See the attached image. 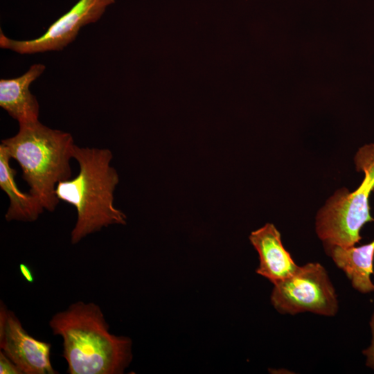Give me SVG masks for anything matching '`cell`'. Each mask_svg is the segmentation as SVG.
Segmentation results:
<instances>
[{
    "mask_svg": "<svg viewBox=\"0 0 374 374\" xmlns=\"http://www.w3.org/2000/svg\"><path fill=\"white\" fill-rule=\"evenodd\" d=\"M45 69L42 64H34L19 77L0 80V106L19 124L39 121V103L29 87Z\"/></svg>",
    "mask_w": 374,
    "mask_h": 374,
    "instance_id": "9c48e42d",
    "label": "cell"
},
{
    "mask_svg": "<svg viewBox=\"0 0 374 374\" xmlns=\"http://www.w3.org/2000/svg\"><path fill=\"white\" fill-rule=\"evenodd\" d=\"M51 344L38 340L24 328L15 313L0 303V350L22 374H56L51 362Z\"/></svg>",
    "mask_w": 374,
    "mask_h": 374,
    "instance_id": "52a82bcc",
    "label": "cell"
},
{
    "mask_svg": "<svg viewBox=\"0 0 374 374\" xmlns=\"http://www.w3.org/2000/svg\"><path fill=\"white\" fill-rule=\"evenodd\" d=\"M371 332V341L368 347L362 350V354L366 357V366L374 370V312L370 321Z\"/></svg>",
    "mask_w": 374,
    "mask_h": 374,
    "instance_id": "7c38bea8",
    "label": "cell"
},
{
    "mask_svg": "<svg viewBox=\"0 0 374 374\" xmlns=\"http://www.w3.org/2000/svg\"><path fill=\"white\" fill-rule=\"evenodd\" d=\"M0 373L22 374L18 366L0 350Z\"/></svg>",
    "mask_w": 374,
    "mask_h": 374,
    "instance_id": "4fadbf2b",
    "label": "cell"
},
{
    "mask_svg": "<svg viewBox=\"0 0 374 374\" xmlns=\"http://www.w3.org/2000/svg\"><path fill=\"white\" fill-rule=\"evenodd\" d=\"M354 161L356 170L364 173L361 184L353 192L338 190L316 216V232L326 251L335 247L355 246L362 240V228L374 222L369 206L374 190V143L359 148Z\"/></svg>",
    "mask_w": 374,
    "mask_h": 374,
    "instance_id": "277c9868",
    "label": "cell"
},
{
    "mask_svg": "<svg viewBox=\"0 0 374 374\" xmlns=\"http://www.w3.org/2000/svg\"><path fill=\"white\" fill-rule=\"evenodd\" d=\"M10 159L5 147L0 144V188L10 201L5 219L7 222H34L44 208L30 193L19 190L15 181L17 171L10 166Z\"/></svg>",
    "mask_w": 374,
    "mask_h": 374,
    "instance_id": "8fae6325",
    "label": "cell"
},
{
    "mask_svg": "<svg viewBox=\"0 0 374 374\" xmlns=\"http://www.w3.org/2000/svg\"><path fill=\"white\" fill-rule=\"evenodd\" d=\"M19 125L18 132L1 140V144L20 166L29 193L44 210L53 212L60 202L57 185L71 177L70 161L75 145L73 136L39 121Z\"/></svg>",
    "mask_w": 374,
    "mask_h": 374,
    "instance_id": "3957f363",
    "label": "cell"
},
{
    "mask_svg": "<svg viewBox=\"0 0 374 374\" xmlns=\"http://www.w3.org/2000/svg\"><path fill=\"white\" fill-rule=\"evenodd\" d=\"M112 157L107 148L75 145L73 159L78 163L79 172L56 186L57 198L73 206L77 211V220L71 233L73 244L104 227L126 224L125 214L114 205L119 177L110 165Z\"/></svg>",
    "mask_w": 374,
    "mask_h": 374,
    "instance_id": "7a4b0ae2",
    "label": "cell"
},
{
    "mask_svg": "<svg viewBox=\"0 0 374 374\" xmlns=\"http://www.w3.org/2000/svg\"><path fill=\"white\" fill-rule=\"evenodd\" d=\"M326 253L344 272L355 290L362 294L374 292L371 278L373 274L374 240L359 247H335Z\"/></svg>",
    "mask_w": 374,
    "mask_h": 374,
    "instance_id": "30bf717a",
    "label": "cell"
},
{
    "mask_svg": "<svg viewBox=\"0 0 374 374\" xmlns=\"http://www.w3.org/2000/svg\"><path fill=\"white\" fill-rule=\"evenodd\" d=\"M48 324L62 339L69 374H122L132 362L131 339L110 332L98 304L76 301L54 314Z\"/></svg>",
    "mask_w": 374,
    "mask_h": 374,
    "instance_id": "6da1fadb",
    "label": "cell"
},
{
    "mask_svg": "<svg viewBox=\"0 0 374 374\" xmlns=\"http://www.w3.org/2000/svg\"><path fill=\"white\" fill-rule=\"evenodd\" d=\"M115 0H79L53 23L42 36L30 40H15L1 30L0 46L20 54L60 51L71 43L80 28L97 21Z\"/></svg>",
    "mask_w": 374,
    "mask_h": 374,
    "instance_id": "8992f818",
    "label": "cell"
},
{
    "mask_svg": "<svg viewBox=\"0 0 374 374\" xmlns=\"http://www.w3.org/2000/svg\"><path fill=\"white\" fill-rule=\"evenodd\" d=\"M270 300L283 314L312 312L333 317L339 310L335 289L326 269L319 262L299 266L290 276L274 283Z\"/></svg>",
    "mask_w": 374,
    "mask_h": 374,
    "instance_id": "5b68a950",
    "label": "cell"
},
{
    "mask_svg": "<svg viewBox=\"0 0 374 374\" xmlns=\"http://www.w3.org/2000/svg\"><path fill=\"white\" fill-rule=\"evenodd\" d=\"M249 240L259 256L256 273L273 284L293 274L299 266L281 241L280 232L271 223L251 233Z\"/></svg>",
    "mask_w": 374,
    "mask_h": 374,
    "instance_id": "ba28073f",
    "label": "cell"
},
{
    "mask_svg": "<svg viewBox=\"0 0 374 374\" xmlns=\"http://www.w3.org/2000/svg\"><path fill=\"white\" fill-rule=\"evenodd\" d=\"M19 269L21 274L28 282L32 283L33 281V276L32 275V273L30 269L26 265L21 264L19 265Z\"/></svg>",
    "mask_w": 374,
    "mask_h": 374,
    "instance_id": "5bb4252c",
    "label": "cell"
}]
</instances>
